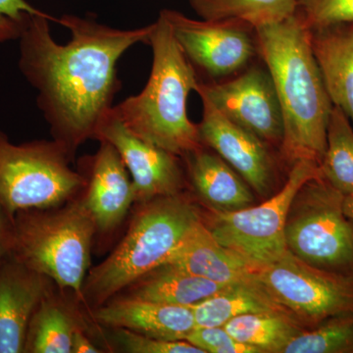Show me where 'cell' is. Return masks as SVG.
Returning a JSON list of instances; mask_svg holds the SVG:
<instances>
[{"label": "cell", "instance_id": "603a6c76", "mask_svg": "<svg viewBox=\"0 0 353 353\" xmlns=\"http://www.w3.org/2000/svg\"><path fill=\"white\" fill-rule=\"evenodd\" d=\"M75 320L50 292L34 311L26 341L25 353H72Z\"/></svg>", "mask_w": 353, "mask_h": 353}, {"label": "cell", "instance_id": "d6986e66", "mask_svg": "<svg viewBox=\"0 0 353 353\" xmlns=\"http://www.w3.org/2000/svg\"><path fill=\"white\" fill-rule=\"evenodd\" d=\"M311 43L332 103L353 124V22L313 28Z\"/></svg>", "mask_w": 353, "mask_h": 353}, {"label": "cell", "instance_id": "6da1fadb", "mask_svg": "<svg viewBox=\"0 0 353 353\" xmlns=\"http://www.w3.org/2000/svg\"><path fill=\"white\" fill-rule=\"evenodd\" d=\"M152 25L121 30L94 18L34 16L20 37L18 66L37 90L53 139L72 158L97 132L120 90L117 65L132 46L148 43Z\"/></svg>", "mask_w": 353, "mask_h": 353}, {"label": "cell", "instance_id": "d6a6232c", "mask_svg": "<svg viewBox=\"0 0 353 353\" xmlns=\"http://www.w3.org/2000/svg\"><path fill=\"white\" fill-rule=\"evenodd\" d=\"M343 211L347 219L353 226V196H345L343 199Z\"/></svg>", "mask_w": 353, "mask_h": 353}, {"label": "cell", "instance_id": "e0dca14e", "mask_svg": "<svg viewBox=\"0 0 353 353\" xmlns=\"http://www.w3.org/2000/svg\"><path fill=\"white\" fill-rule=\"evenodd\" d=\"M164 264L221 285L250 280L259 272L220 243L203 220L190 232Z\"/></svg>", "mask_w": 353, "mask_h": 353}, {"label": "cell", "instance_id": "9a60e30c", "mask_svg": "<svg viewBox=\"0 0 353 353\" xmlns=\"http://www.w3.org/2000/svg\"><path fill=\"white\" fill-rule=\"evenodd\" d=\"M48 281L11 254L0 262V353H25L30 323L48 292Z\"/></svg>", "mask_w": 353, "mask_h": 353}, {"label": "cell", "instance_id": "1f68e13d", "mask_svg": "<svg viewBox=\"0 0 353 353\" xmlns=\"http://www.w3.org/2000/svg\"><path fill=\"white\" fill-rule=\"evenodd\" d=\"M101 352L102 350H99L92 341L88 340L80 329L76 330L73 341H72V353H99Z\"/></svg>", "mask_w": 353, "mask_h": 353}, {"label": "cell", "instance_id": "5b68a950", "mask_svg": "<svg viewBox=\"0 0 353 353\" xmlns=\"http://www.w3.org/2000/svg\"><path fill=\"white\" fill-rule=\"evenodd\" d=\"M95 232L83 196L57 208L22 211L15 215L11 255L83 299Z\"/></svg>", "mask_w": 353, "mask_h": 353}, {"label": "cell", "instance_id": "3957f363", "mask_svg": "<svg viewBox=\"0 0 353 353\" xmlns=\"http://www.w3.org/2000/svg\"><path fill=\"white\" fill-rule=\"evenodd\" d=\"M152 25L150 79L139 94L114 105L113 110L139 138L183 158L203 145L197 124L188 116L189 95L201 78L164 16L160 13Z\"/></svg>", "mask_w": 353, "mask_h": 353}, {"label": "cell", "instance_id": "f1b7e54d", "mask_svg": "<svg viewBox=\"0 0 353 353\" xmlns=\"http://www.w3.org/2000/svg\"><path fill=\"white\" fill-rule=\"evenodd\" d=\"M43 13L27 0H0V44L18 41L32 18Z\"/></svg>", "mask_w": 353, "mask_h": 353}, {"label": "cell", "instance_id": "484cf974", "mask_svg": "<svg viewBox=\"0 0 353 353\" xmlns=\"http://www.w3.org/2000/svg\"><path fill=\"white\" fill-rule=\"evenodd\" d=\"M284 353H353V312L334 316L304 329Z\"/></svg>", "mask_w": 353, "mask_h": 353}, {"label": "cell", "instance_id": "8fae6325", "mask_svg": "<svg viewBox=\"0 0 353 353\" xmlns=\"http://www.w3.org/2000/svg\"><path fill=\"white\" fill-rule=\"evenodd\" d=\"M196 92L234 124L280 150L284 118L266 65L254 62L238 75L221 81L201 79Z\"/></svg>", "mask_w": 353, "mask_h": 353}, {"label": "cell", "instance_id": "4316f807", "mask_svg": "<svg viewBox=\"0 0 353 353\" xmlns=\"http://www.w3.org/2000/svg\"><path fill=\"white\" fill-rule=\"evenodd\" d=\"M297 11L310 29L353 22V0H299Z\"/></svg>", "mask_w": 353, "mask_h": 353}, {"label": "cell", "instance_id": "52a82bcc", "mask_svg": "<svg viewBox=\"0 0 353 353\" xmlns=\"http://www.w3.org/2000/svg\"><path fill=\"white\" fill-rule=\"evenodd\" d=\"M343 199L324 179L304 183L288 214L285 245L306 263L353 278V226Z\"/></svg>", "mask_w": 353, "mask_h": 353}, {"label": "cell", "instance_id": "f546056e", "mask_svg": "<svg viewBox=\"0 0 353 353\" xmlns=\"http://www.w3.org/2000/svg\"><path fill=\"white\" fill-rule=\"evenodd\" d=\"M204 353H259L256 348L234 340L224 327H196L185 339Z\"/></svg>", "mask_w": 353, "mask_h": 353}, {"label": "cell", "instance_id": "277c9868", "mask_svg": "<svg viewBox=\"0 0 353 353\" xmlns=\"http://www.w3.org/2000/svg\"><path fill=\"white\" fill-rule=\"evenodd\" d=\"M139 205L117 248L88 272L83 287L88 303L101 306L163 265L203 220L201 208L185 192Z\"/></svg>", "mask_w": 353, "mask_h": 353}, {"label": "cell", "instance_id": "7c38bea8", "mask_svg": "<svg viewBox=\"0 0 353 353\" xmlns=\"http://www.w3.org/2000/svg\"><path fill=\"white\" fill-rule=\"evenodd\" d=\"M94 139L108 141L119 153L131 176L137 203L183 192L188 176L182 157L139 138L128 129L113 108Z\"/></svg>", "mask_w": 353, "mask_h": 353}, {"label": "cell", "instance_id": "d4e9b609", "mask_svg": "<svg viewBox=\"0 0 353 353\" xmlns=\"http://www.w3.org/2000/svg\"><path fill=\"white\" fill-rule=\"evenodd\" d=\"M319 167L322 179L343 196H353V129L338 106L330 113L326 152Z\"/></svg>", "mask_w": 353, "mask_h": 353}, {"label": "cell", "instance_id": "2e32d148", "mask_svg": "<svg viewBox=\"0 0 353 353\" xmlns=\"http://www.w3.org/2000/svg\"><path fill=\"white\" fill-rule=\"evenodd\" d=\"M95 319L111 329L129 330L167 341H185L196 327L190 306L153 303L128 296L113 297L99 306Z\"/></svg>", "mask_w": 353, "mask_h": 353}, {"label": "cell", "instance_id": "7a4b0ae2", "mask_svg": "<svg viewBox=\"0 0 353 353\" xmlns=\"http://www.w3.org/2000/svg\"><path fill=\"white\" fill-rule=\"evenodd\" d=\"M260 58L270 72L284 118L281 160L321 163L333 108L313 52L311 29L296 12L282 22L255 28Z\"/></svg>", "mask_w": 353, "mask_h": 353}, {"label": "cell", "instance_id": "8992f818", "mask_svg": "<svg viewBox=\"0 0 353 353\" xmlns=\"http://www.w3.org/2000/svg\"><path fill=\"white\" fill-rule=\"evenodd\" d=\"M57 141L14 143L0 131V204L15 216L57 208L83 192L85 178Z\"/></svg>", "mask_w": 353, "mask_h": 353}, {"label": "cell", "instance_id": "30bf717a", "mask_svg": "<svg viewBox=\"0 0 353 353\" xmlns=\"http://www.w3.org/2000/svg\"><path fill=\"white\" fill-rule=\"evenodd\" d=\"M160 13L201 78H231L260 58L256 32L245 21L194 20L170 9Z\"/></svg>", "mask_w": 353, "mask_h": 353}, {"label": "cell", "instance_id": "4dcf8cb0", "mask_svg": "<svg viewBox=\"0 0 353 353\" xmlns=\"http://www.w3.org/2000/svg\"><path fill=\"white\" fill-rule=\"evenodd\" d=\"M15 216L0 204V262L11 254L14 241Z\"/></svg>", "mask_w": 353, "mask_h": 353}, {"label": "cell", "instance_id": "ffe728a7", "mask_svg": "<svg viewBox=\"0 0 353 353\" xmlns=\"http://www.w3.org/2000/svg\"><path fill=\"white\" fill-rule=\"evenodd\" d=\"M227 285L163 264L128 287L127 296L153 303L192 306Z\"/></svg>", "mask_w": 353, "mask_h": 353}, {"label": "cell", "instance_id": "7402d4cb", "mask_svg": "<svg viewBox=\"0 0 353 353\" xmlns=\"http://www.w3.org/2000/svg\"><path fill=\"white\" fill-rule=\"evenodd\" d=\"M223 327L234 340L259 353H284L290 341L306 329L287 311L241 315Z\"/></svg>", "mask_w": 353, "mask_h": 353}, {"label": "cell", "instance_id": "ac0fdd59", "mask_svg": "<svg viewBox=\"0 0 353 353\" xmlns=\"http://www.w3.org/2000/svg\"><path fill=\"white\" fill-rule=\"evenodd\" d=\"M188 182L213 212H230L254 205L252 189L217 153L202 145L182 158Z\"/></svg>", "mask_w": 353, "mask_h": 353}, {"label": "cell", "instance_id": "ba28073f", "mask_svg": "<svg viewBox=\"0 0 353 353\" xmlns=\"http://www.w3.org/2000/svg\"><path fill=\"white\" fill-rule=\"evenodd\" d=\"M322 178L319 164L301 160L288 172L282 189L259 205L213 212L204 224L217 241L255 268L268 266L287 253L285 228L290 205L304 183Z\"/></svg>", "mask_w": 353, "mask_h": 353}, {"label": "cell", "instance_id": "5bb4252c", "mask_svg": "<svg viewBox=\"0 0 353 353\" xmlns=\"http://www.w3.org/2000/svg\"><path fill=\"white\" fill-rule=\"evenodd\" d=\"M94 155L85 160L83 201L92 213L97 232H109L121 224L134 202L131 176L119 153L101 141Z\"/></svg>", "mask_w": 353, "mask_h": 353}, {"label": "cell", "instance_id": "9c48e42d", "mask_svg": "<svg viewBox=\"0 0 353 353\" xmlns=\"http://www.w3.org/2000/svg\"><path fill=\"white\" fill-rule=\"evenodd\" d=\"M267 292L306 329L353 312V278L306 263L288 250L257 273Z\"/></svg>", "mask_w": 353, "mask_h": 353}, {"label": "cell", "instance_id": "44dd1931", "mask_svg": "<svg viewBox=\"0 0 353 353\" xmlns=\"http://www.w3.org/2000/svg\"><path fill=\"white\" fill-rule=\"evenodd\" d=\"M190 307L197 327H223L230 320L241 315L287 311L261 285L257 274L250 280L227 285Z\"/></svg>", "mask_w": 353, "mask_h": 353}, {"label": "cell", "instance_id": "83f0119b", "mask_svg": "<svg viewBox=\"0 0 353 353\" xmlns=\"http://www.w3.org/2000/svg\"><path fill=\"white\" fill-rule=\"evenodd\" d=\"M114 341L130 353H204L185 341H167L152 338L125 329H113Z\"/></svg>", "mask_w": 353, "mask_h": 353}, {"label": "cell", "instance_id": "cb8c5ba5", "mask_svg": "<svg viewBox=\"0 0 353 353\" xmlns=\"http://www.w3.org/2000/svg\"><path fill=\"white\" fill-rule=\"evenodd\" d=\"M189 3L202 19H238L255 29L294 15L299 0H189Z\"/></svg>", "mask_w": 353, "mask_h": 353}, {"label": "cell", "instance_id": "4fadbf2b", "mask_svg": "<svg viewBox=\"0 0 353 353\" xmlns=\"http://www.w3.org/2000/svg\"><path fill=\"white\" fill-rule=\"evenodd\" d=\"M201 99L202 118L197 127L202 145L223 158L252 190L261 196H269L283 164L279 152L225 117L205 97Z\"/></svg>", "mask_w": 353, "mask_h": 353}]
</instances>
